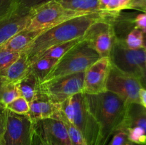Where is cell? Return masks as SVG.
<instances>
[{
    "label": "cell",
    "instance_id": "1",
    "mask_svg": "<svg viewBox=\"0 0 146 145\" xmlns=\"http://www.w3.org/2000/svg\"><path fill=\"white\" fill-rule=\"evenodd\" d=\"M116 13L100 11L71 18L58 25L45 30L34 40L24 52L28 56L30 65L38 59L48 48L58 44L77 38H83L93 24Z\"/></svg>",
    "mask_w": 146,
    "mask_h": 145
},
{
    "label": "cell",
    "instance_id": "2",
    "mask_svg": "<svg viewBox=\"0 0 146 145\" xmlns=\"http://www.w3.org/2000/svg\"><path fill=\"white\" fill-rule=\"evenodd\" d=\"M85 95L88 109L99 126L98 145H107L113 134L122 126L129 105L108 90L96 95Z\"/></svg>",
    "mask_w": 146,
    "mask_h": 145
},
{
    "label": "cell",
    "instance_id": "3",
    "mask_svg": "<svg viewBox=\"0 0 146 145\" xmlns=\"http://www.w3.org/2000/svg\"><path fill=\"white\" fill-rule=\"evenodd\" d=\"M100 56L86 40L73 47L58 61L42 82L78 72L86 70L98 60Z\"/></svg>",
    "mask_w": 146,
    "mask_h": 145
},
{
    "label": "cell",
    "instance_id": "4",
    "mask_svg": "<svg viewBox=\"0 0 146 145\" xmlns=\"http://www.w3.org/2000/svg\"><path fill=\"white\" fill-rule=\"evenodd\" d=\"M32 10V16L25 28L27 31H45L71 18L93 14L68 9L56 0H52Z\"/></svg>",
    "mask_w": 146,
    "mask_h": 145
},
{
    "label": "cell",
    "instance_id": "5",
    "mask_svg": "<svg viewBox=\"0 0 146 145\" xmlns=\"http://www.w3.org/2000/svg\"><path fill=\"white\" fill-rule=\"evenodd\" d=\"M143 48L130 49L125 40L116 38L110 53L111 65L118 71L139 78L145 69Z\"/></svg>",
    "mask_w": 146,
    "mask_h": 145
},
{
    "label": "cell",
    "instance_id": "6",
    "mask_svg": "<svg viewBox=\"0 0 146 145\" xmlns=\"http://www.w3.org/2000/svg\"><path fill=\"white\" fill-rule=\"evenodd\" d=\"M74 106L72 123L84 136L88 145H98L100 129L88 107L85 93L76 94L71 98Z\"/></svg>",
    "mask_w": 146,
    "mask_h": 145
},
{
    "label": "cell",
    "instance_id": "7",
    "mask_svg": "<svg viewBox=\"0 0 146 145\" xmlns=\"http://www.w3.org/2000/svg\"><path fill=\"white\" fill-rule=\"evenodd\" d=\"M84 72L66 75L39 84V90L55 104L83 92Z\"/></svg>",
    "mask_w": 146,
    "mask_h": 145
},
{
    "label": "cell",
    "instance_id": "8",
    "mask_svg": "<svg viewBox=\"0 0 146 145\" xmlns=\"http://www.w3.org/2000/svg\"><path fill=\"white\" fill-rule=\"evenodd\" d=\"M118 15L106 17L95 22L84 36V39L89 43L100 58L109 57L117 38L114 31L113 21Z\"/></svg>",
    "mask_w": 146,
    "mask_h": 145
},
{
    "label": "cell",
    "instance_id": "9",
    "mask_svg": "<svg viewBox=\"0 0 146 145\" xmlns=\"http://www.w3.org/2000/svg\"><path fill=\"white\" fill-rule=\"evenodd\" d=\"M142 88L139 78L124 73L111 65L107 81V90L122 98L127 104H140L139 92Z\"/></svg>",
    "mask_w": 146,
    "mask_h": 145
},
{
    "label": "cell",
    "instance_id": "10",
    "mask_svg": "<svg viewBox=\"0 0 146 145\" xmlns=\"http://www.w3.org/2000/svg\"><path fill=\"white\" fill-rule=\"evenodd\" d=\"M33 123L27 115L14 113L7 109V128L4 133L5 145H31Z\"/></svg>",
    "mask_w": 146,
    "mask_h": 145
},
{
    "label": "cell",
    "instance_id": "11",
    "mask_svg": "<svg viewBox=\"0 0 146 145\" xmlns=\"http://www.w3.org/2000/svg\"><path fill=\"white\" fill-rule=\"evenodd\" d=\"M111 68L109 57L100 58L84 72L83 92L96 95L107 91V81Z\"/></svg>",
    "mask_w": 146,
    "mask_h": 145
},
{
    "label": "cell",
    "instance_id": "12",
    "mask_svg": "<svg viewBox=\"0 0 146 145\" xmlns=\"http://www.w3.org/2000/svg\"><path fill=\"white\" fill-rule=\"evenodd\" d=\"M121 127L126 130L130 142L133 144L146 145L145 108L141 104H130Z\"/></svg>",
    "mask_w": 146,
    "mask_h": 145
},
{
    "label": "cell",
    "instance_id": "13",
    "mask_svg": "<svg viewBox=\"0 0 146 145\" xmlns=\"http://www.w3.org/2000/svg\"><path fill=\"white\" fill-rule=\"evenodd\" d=\"M33 14V10L19 7L0 19V45L25 29Z\"/></svg>",
    "mask_w": 146,
    "mask_h": 145
},
{
    "label": "cell",
    "instance_id": "14",
    "mask_svg": "<svg viewBox=\"0 0 146 145\" xmlns=\"http://www.w3.org/2000/svg\"><path fill=\"white\" fill-rule=\"evenodd\" d=\"M34 125L39 128L50 145H71L66 125L60 119L48 118Z\"/></svg>",
    "mask_w": 146,
    "mask_h": 145
},
{
    "label": "cell",
    "instance_id": "15",
    "mask_svg": "<svg viewBox=\"0 0 146 145\" xmlns=\"http://www.w3.org/2000/svg\"><path fill=\"white\" fill-rule=\"evenodd\" d=\"M58 104L51 102L38 89L36 95L29 103V111L27 116L33 124L42 119L54 118L58 111Z\"/></svg>",
    "mask_w": 146,
    "mask_h": 145
},
{
    "label": "cell",
    "instance_id": "16",
    "mask_svg": "<svg viewBox=\"0 0 146 145\" xmlns=\"http://www.w3.org/2000/svg\"><path fill=\"white\" fill-rule=\"evenodd\" d=\"M30 71L28 56L24 51L15 61L0 72V82L18 83Z\"/></svg>",
    "mask_w": 146,
    "mask_h": 145
},
{
    "label": "cell",
    "instance_id": "17",
    "mask_svg": "<svg viewBox=\"0 0 146 145\" xmlns=\"http://www.w3.org/2000/svg\"><path fill=\"white\" fill-rule=\"evenodd\" d=\"M43 31H27L24 29L0 45V48L15 53L25 51L34 40Z\"/></svg>",
    "mask_w": 146,
    "mask_h": 145
},
{
    "label": "cell",
    "instance_id": "18",
    "mask_svg": "<svg viewBox=\"0 0 146 145\" xmlns=\"http://www.w3.org/2000/svg\"><path fill=\"white\" fill-rule=\"evenodd\" d=\"M39 84L40 82L36 77L29 71V72L17 83V86L21 96L30 103L38 92Z\"/></svg>",
    "mask_w": 146,
    "mask_h": 145
},
{
    "label": "cell",
    "instance_id": "19",
    "mask_svg": "<svg viewBox=\"0 0 146 145\" xmlns=\"http://www.w3.org/2000/svg\"><path fill=\"white\" fill-rule=\"evenodd\" d=\"M62 7L68 9L82 12H100L98 0H56Z\"/></svg>",
    "mask_w": 146,
    "mask_h": 145
},
{
    "label": "cell",
    "instance_id": "20",
    "mask_svg": "<svg viewBox=\"0 0 146 145\" xmlns=\"http://www.w3.org/2000/svg\"><path fill=\"white\" fill-rule=\"evenodd\" d=\"M58 60L47 57H41L30 65V71L35 75L41 83L45 77L53 69Z\"/></svg>",
    "mask_w": 146,
    "mask_h": 145
},
{
    "label": "cell",
    "instance_id": "21",
    "mask_svg": "<svg viewBox=\"0 0 146 145\" xmlns=\"http://www.w3.org/2000/svg\"><path fill=\"white\" fill-rule=\"evenodd\" d=\"M20 96L17 83L0 82V106L6 107L10 102Z\"/></svg>",
    "mask_w": 146,
    "mask_h": 145
},
{
    "label": "cell",
    "instance_id": "22",
    "mask_svg": "<svg viewBox=\"0 0 146 145\" xmlns=\"http://www.w3.org/2000/svg\"><path fill=\"white\" fill-rule=\"evenodd\" d=\"M83 40H84V38H77V39L68 41V42H65L63 43V44L54 45L51 48H48L47 51H46L41 55V56L40 58H41V57H47V58H52L57 60H59L63 55H65L73 47L75 46L76 44H78V43H80Z\"/></svg>",
    "mask_w": 146,
    "mask_h": 145
},
{
    "label": "cell",
    "instance_id": "23",
    "mask_svg": "<svg viewBox=\"0 0 146 145\" xmlns=\"http://www.w3.org/2000/svg\"><path fill=\"white\" fill-rule=\"evenodd\" d=\"M143 31L134 27L130 31L125 38V43L130 49L135 50L143 48Z\"/></svg>",
    "mask_w": 146,
    "mask_h": 145
},
{
    "label": "cell",
    "instance_id": "24",
    "mask_svg": "<svg viewBox=\"0 0 146 145\" xmlns=\"http://www.w3.org/2000/svg\"><path fill=\"white\" fill-rule=\"evenodd\" d=\"M60 120L62 121L66 125L71 145H88L81 132L72 123L65 119Z\"/></svg>",
    "mask_w": 146,
    "mask_h": 145
},
{
    "label": "cell",
    "instance_id": "25",
    "mask_svg": "<svg viewBox=\"0 0 146 145\" xmlns=\"http://www.w3.org/2000/svg\"><path fill=\"white\" fill-rule=\"evenodd\" d=\"M6 108L14 113L27 115L29 111V103L23 97L20 96L10 102Z\"/></svg>",
    "mask_w": 146,
    "mask_h": 145
},
{
    "label": "cell",
    "instance_id": "26",
    "mask_svg": "<svg viewBox=\"0 0 146 145\" xmlns=\"http://www.w3.org/2000/svg\"><path fill=\"white\" fill-rule=\"evenodd\" d=\"M21 53H15L0 48V72L18 58Z\"/></svg>",
    "mask_w": 146,
    "mask_h": 145
},
{
    "label": "cell",
    "instance_id": "27",
    "mask_svg": "<svg viewBox=\"0 0 146 145\" xmlns=\"http://www.w3.org/2000/svg\"><path fill=\"white\" fill-rule=\"evenodd\" d=\"M131 142L128 140L126 130L124 128L120 127L113 134L107 145H128Z\"/></svg>",
    "mask_w": 146,
    "mask_h": 145
},
{
    "label": "cell",
    "instance_id": "28",
    "mask_svg": "<svg viewBox=\"0 0 146 145\" xmlns=\"http://www.w3.org/2000/svg\"><path fill=\"white\" fill-rule=\"evenodd\" d=\"M19 0H0V19L18 7Z\"/></svg>",
    "mask_w": 146,
    "mask_h": 145
},
{
    "label": "cell",
    "instance_id": "29",
    "mask_svg": "<svg viewBox=\"0 0 146 145\" xmlns=\"http://www.w3.org/2000/svg\"><path fill=\"white\" fill-rule=\"evenodd\" d=\"M132 0H111L107 6L106 11L111 13L121 12L122 10L128 9V7Z\"/></svg>",
    "mask_w": 146,
    "mask_h": 145
},
{
    "label": "cell",
    "instance_id": "30",
    "mask_svg": "<svg viewBox=\"0 0 146 145\" xmlns=\"http://www.w3.org/2000/svg\"><path fill=\"white\" fill-rule=\"evenodd\" d=\"M31 145H50L44 138L39 128L34 124H33Z\"/></svg>",
    "mask_w": 146,
    "mask_h": 145
},
{
    "label": "cell",
    "instance_id": "31",
    "mask_svg": "<svg viewBox=\"0 0 146 145\" xmlns=\"http://www.w3.org/2000/svg\"><path fill=\"white\" fill-rule=\"evenodd\" d=\"M51 1L52 0H19L18 6L22 8L32 9Z\"/></svg>",
    "mask_w": 146,
    "mask_h": 145
},
{
    "label": "cell",
    "instance_id": "32",
    "mask_svg": "<svg viewBox=\"0 0 146 145\" xmlns=\"http://www.w3.org/2000/svg\"><path fill=\"white\" fill-rule=\"evenodd\" d=\"M134 27L139 28L143 32L146 31V14L145 13L137 14L136 16L133 19Z\"/></svg>",
    "mask_w": 146,
    "mask_h": 145
},
{
    "label": "cell",
    "instance_id": "33",
    "mask_svg": "<svg viewBox=\"0 0 146 145\" xmlns=\"http://www.w3.org/2000/svg\"><path fill=\"white\" fill-rule=\"evenodd\" d=\"M7 122V109L0 106V137H3L5 133Z\"/></svg>",
    "mask_w": 146,
    "mask_h": 145
},
{
    "label": "cell",
    "instance_id": "34",
    "mask_svg": "<svg viewBox=\"0 0 146 145\" xmlns=\"http://www.w3.org/2000/svg\"><path fill=\"white\" fill-rule=\"evenodd\" d=\"M146 7V0H132L128 7V9H135L141 11Z\"/></svg>",
    "mask_w": 146,
    "mask_h": 145
},
{
    "label": "cell",
    "instance_id": "35",
    "mask_svg": "<svg viewBox=\"0 0 146 145\" xmlns=\"http://www.w3.org/2000/svg\"><path fill=\"white\" fill-rule=\"evenodd\" d=\"M140 104L146 109V89L141 88L139 92Z\"/></svg>",
    "mask_w": 146,
    "mask_h": 145
},
{
    "label": "cell",
    "instance_id": "36",
    "mask_svg": "<svg viewBox=\"0 0 146 145\" xmlns=\"http://www.w3.org/2000/svg\"><path fill=\"white\" fill-rule=\"evenodd\" d=\"M111 0H98V9L100 11H107V6Z\"/></svg>",
    "mask_w": 146,
    "mask_h": 145
},
{
    "label": "cell",
    "instance_id": "37",
    "mask_svg": "<svg viewBox=\"0 0 146 145\" xmlns=\"http://www.w3.org/2000/svg\"><path fill=\"white\" fill-rule=\"evenodd\" d=\"M139 80L141 82V85L142 88L146 89V68L143 72L141 76L139 78Z\"/></svg>",
    "mask_w": 146,
    "mask_h": 145
},
{
    "label": "cell",
    "instance_id": "38",
    "mask_svg": "<svg viewBox=\"0 0 146 145\" xmlns=\"http://www.w3.org/2000/svg\"><path fill=\"white\" fill-rule=\"evenodd\" d=\"M143 48L146 51V31L143 32Z\"/></svg>",
    "mask_w": 146,
    "mask_h": 145
},
{
    "label": "cell",
    "instance_id": "39",
    "mask_svg": "<svg viewBox=\"0 0 146 145\" xmlns=\"http://www.w3.org/2000/svg\"><path fill=\"white\" fill-rule=\"evenodd\" d=\"M0 145H5L4 144V141L3 137H0Z\"/></svg>",
    "mask_w": 146,
    "mask_h": 145
},
{
    "label": "cell",
    "instance_id": "40",
    "mask_svg": "<svg viewBox=\"0 0 146 145\" xmlns=\"http://www.w3.org/2000/svg\"><path fill=\"white\" fill-rule=\"evenodd\" d=\"M145 68H146V51L145 53Z\"/></svg>",
    "mask_w": 146,
    "mask_h": 145
},
{
    "label": "cell",
    "instance_id": "41",
    "mask_svg": "<svg viewBox=\"0 0 146 145\" xmlns=\"http://www.w3.org/2000/svg\"><path fill=\"white\" fill-rule=\"evenodd\" d=\"M128 145H133V144L132 143H130L129 144H128Z\"/></svg>",
    "mask_w": 146,
    "mask_h": 145
},
{
    "label": "cell",
    "instance_id": "42",
    "mask_svg": "<svg viewBox=\"0 0 146 145\" xmlns=\"http://www.w3.org/2000/svg\"><path fill=\"white\" fill-rule=\"evenodd\" d=\"M133 145H138V144H133Z\"/></svg>",
    "mask_w": 146,
    "mask_h": 145
}]
</instances>
